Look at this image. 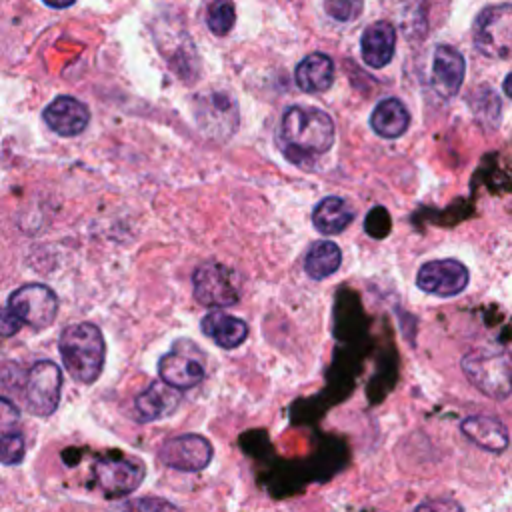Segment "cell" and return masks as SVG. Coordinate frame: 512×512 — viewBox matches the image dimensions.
Instances as JSON below:
<instances>
[{
	"mask_svg": "<svg viewBox=\"0 0 512 512\" xmlns=\"http://www.w3.org/2000/svg\"><path fill=\"white\" fill-rule=\"evenodd\" d=\"M280 138L286 154H296L294 160L322 156L334 142V122L320 108L294 104L282 116Z\"/></svg>",
	"mask_w": 512,
	"mask_h": 512,
	"instance_id": "cell-1",
	"label": "cell"
},
{
	"mask_svg": "<svg viewBox=\"0 0 512 512\" xmlns=\"http://www.w3.org/2000/svg\"><path fill=\"white\" fill-rule=\"evenodd\" d=\"M60 358L66 372L80 384H92L106 360V342L96 324L78 322L62 330L58 340Z\"/></svg>",
	"mask_w": 512,
	"mask_h": 512,
	"instance_id": "cell-2",
	"label": "cell"
},
{
	"mask_svg": "<svg viewBox=\"0 0 512 512\" xmlns=\"http://www.w3.org/2000/svg\"><path fill=\"white\" fill-rule=\"evenodd\" d=\"M462 372L488 398L504 400L512 394V356L508 352H470L462 358Z\"/></svg>",
	"mask_w": 512,
	"mask_h": 512,
	"instance_id": "cell-3",
	"label": "cell"
},
{
	"mask_svg": "<svg viewBox=\"0 0 512 512\" xmlns=\"http://www.w3.org/2000/svg\"><path fill=\"white\" fill-rule=\"evenodd\" d=\"M474 46L488 58H512V4H492L478 12L472 26Z\"/></svg>",
	"mask_w": 512,
	"mask_h": 512,
	"instance_id": "cell-4",
	"label": "cell"
},
{
	"mask_svg": "<svg viewBox=\"0 0 512 512\" xmlns=\"http://www.w3.org/2000/svg\"><path fill=\"white\" fill-rule=\"evenodd\" d=\"M92 472L96 486L108 498H118L132 494L142 484L146 476V466L142 464V460L134 456H126L112 450L96 458Z\"/></svg>",
	"mask_w": 512,
	"mask_h": 512,
	"instance_id": "cell-5",
	"label": "cell"
},
{
	"mask_svg": "<svg viewBox=\"0 0 512 512\" xmlns=\"http://www.w3.org/2000/svg\"><path fill=\"white\" fill-rule=\"evenodd\" d=\"M194 298L208 308L232 306L240 298L238 276L220 262H204L192 274Z\"/></svg>",
	"mask_w": 512,
	"mask_h": 512,
	"instance_id": "cell-6",
	"label": "cell"
},
{
	"mask_svg": "<svg viewBox=\"0 0 512 512\" xmlns=\"http://www.w3.org/2000/svg\"><path fill=\"white\" fill-rule=\"evenodd\" d=\"M24 404L34 416H50L62 396V370L52 360H40L26 372L24 382Z\"/></svg>",
	"mask_w": 512,
	"mask_h": 512,
	"instance_id": "cell-7",
	"label": "cell"
},
{
	"mask_svg": "<svg viewBox=\"0 0 512 512\" xmlns=\"http://www.w3.org/2000/svg\"><path fill=\"white\" fill-rule=\"evenodd\" d=\"M8 308L36 330L50 326L58 314V298L52 288L44 284H24L8 298Z\"/></svg>",
	"mask_w": 512,
	"mask_h": 512,
	"instance_id": "cell-8",
	"label": "cell"
},
{
	"mask_svg": "<svg viewBox=\"0 0 512 512\" xmlns=\"http://www.w3.org/2000/svg\"><path fill=\"white\" fill-rule=\"evenodd\" d=\"M214 456L212 444L200 434H182L166 440L158 450V460L180 472H200Z\"/></svg>",
	"mask_w": 512,
	"mask_h": 512,
	"instance_id": "cell-9",
	"label": "cell"
},
{
	"mask_svg": "<svg viewBox=\"0 0 512 512\" xmlns=\"http://www.w3.org/2000/svg\"><path fill=\"white\" fill-rule=\"evenodd\" d=\"M470 274L468 268L452 258L430 260L420 266L416 274V284L426 294H434L440 298H450L460 294L468 286Z\"/></svg>",
	"mask_w": 512,
	"mask_h": 512,
	"instance_id": "cell-10",
	"label": "cell"
},
{
	"mask_svg": "<svg viewBox=\"0 0 512 512\" xmlns=\"http://www.w3.org/2000/svg\"><path fill=\"white\" fill-rule=\"evenodd\" d=\"M196 118L204 132L212 136H230L238 126V106L226 92H210L198 98Z\"/></svg>",
	"mask_w": 512,
	"mask_h": 512,
	"instance_id": "cell-11",
	"label": "cell"
},
{
	"mask_svg": "<svg viewBox=\"0 0 512 512\" xmlns=\"http://www.w3.org/2000/svg\"><path fill=\"white\" fill-rule=\"evenodd\" d=\"M466 74L464 56L446 44L434 48L432 56V86L442 98H452L460 90Z\"/></svg>",
	"mask_w": 512,
	"mask_h": 512,
	"instance_id": "cell-12",
	"label": "cell"
},
{
	"mask_svg": "<svg viewBox=\"0 0 512 512\" xmlns=\"http://www.w3.org/2000/svg\"><path fill=\"white\" fill-rule=\"evenodd\" d=\"M48 128L60 136L80 134L90 120V110L84 102L72 96L54 98L42 112Z\"/></svg>",
	"mask_w": 512,
	"mask_h": 512,
	"instance_id": "cell-13",
	"label": "cell"
},
{
	"mask_svg": "<svg viewBox=\"0 0 512 512\" xmlns=\"http://www.w3.org/2000/svg\"><path fill=\"white\" fill-rule=\"evenodd\" d=\"M394 48H396V30L390 22L378 20L364 28L360 50H362V60L368 66L384 68L392 60Z\"/></svg>",
	"mask_w": 512,
	"mask_h": 512,
	"instance_id": "cell-14",
	"label": "cell"
},
{
	"mask_svg": "<svg viewBox=\"0 0 512 512\" xmlns=\"http://www.w3.org/2000/svg\"><path fill=\"white\" fill-rule=\"evenodd\" d=\"M460 430L478 448L494 452V454L504 452L510 444L506 426L494 416H484V414L468 416L460 422Z\"/></svg>",
	"mask_w": 512,
	"mask_h": 512,
	"instance_id": "cell-15",
	"label": "cell"
},
{
	"mask_svg": "<svg viewBox=\"0 0 512 512\" xmlns=\"http://www.w3.org/2000/svg\"><path fill=\"white\" fill-rule=\"evenodd\" d=\"M180 400H182L180 390L168 386L162 380H156L136 396L134 406L142 422H154L170 416L180 406Z\"/></svg>",
	"mask_w": 512,
	"mask_h": 512,
	"instance_id": "cell-16",
	"label": "cell"
},
{
	"mask_svg": "<svg viewBox=\"0 0 512 512\" xmlns=\"http://www.w3.org/2000/svg\"><path fill=\"white\" fill-rule=\"evenodd\" d=\"M158 374L168 386L184 390L204 380V366L182 352H168L158 360Z\"/></svg>",
	"mask_w": 512,
	"mask_h": 512,
	"instance_id": "cell-17",
	"label": "cell"
},
{
	"mask_svg": "<svg viewBox=\"0 0 512 512\" xmlns=\"http://www.w3.org/2000/svg\"><path fill=\"white\" fill-rule=\"evenodd\" d=\"M294 80L300 90L308 94L324 92L334 82V62L324 52H312L304 56L294 72Z\"/></svg>",
	"mask_w": 512,
	"mask_h": 512,
	"instance_id": "cell-18",
	"label": "cell"
},
{
	"mask_svg": "<svg viewBox=\"0 0 512 512\" xmlns=\"http://www.w3.org/2000/svg\"><path fill=\"white\" fill-rule=\"evenodd\" d=\"M18 408L0 396V464L14 466L24 458V438L18 430Z\"/></svg>",
	"mask_w": 512,
	"mask_h": 512,
	"instance_id": "cell-19",
	"label": "cell"
},
{
	"mask_svg": "<svg viewBox=\"0 0 512 512\" xmlns=\"http://www.w3.org/2000/svg\"><path fill=\"white\" fill-rule=\"evenodd\" d=\"M202 332L220 348L232 350L238 348L248 336V324L236 316L214 310L208 312L200 322Z\"/></svg>",
	"mask_w": 512,
	"mask_h": 512,
	"instance_id": "cell-20",
	"label": "cell"
},
{
	"mask_svg": "<svg viewBox=\"0 0 512 512\" xmlns=\"http://www.w3.org/2000/svg\"><path fill=\"white\" fill-rule=\"evenodd\" d=\"M352 220L354 212L350 204L340 196L322 198L312 212V224L322 234H340L350 226Z\"/></svg>",
	"mask_w": 512,
	"mask_h": 512,
	"instance_id": "cell-21",
	"label": "cell"
},
{
	"mask_svg": "<svg viewBox=\"0 0 512 512\" xmlns=\"http://www.w3.org/2000/svg\"><path fill=\"white\" fill-rule=\"evenodd\" d=\"M410 114L398 98H386L372 110L370 126L382 138H398L408 130Z\"/></svg>",
	"mask_w": 512,
	"mask_h": 512,
	"instance_id": "cell-22",
	"label": "cell"
},
{
	"mask_svg": "<svg viewBox=\"0 0 512 512\" xmlns=\"http://www.w3.org/2000/svg\"><path fill=\"white\" fill-rule=\"evenodd\" d=\"M340 262V248L330 240H318L310 246L304 258V270L312 280H324L340 268Z\"/></svg>",
	"mask_w": 512,
	"mask_h": 512,
	"instance_id": "cell-23",
	"label": "cell"
},
{
	"mask_svg": "<svg viewBox=\"0 0 512 512\" xmlns=\"http://www.w3.org/2000/svg\"><path fill=\"white\" fill-rule=\"evenodd\" d=\"M234 20H236V10H234V2L232 0H214L208 6L206 24H208L212 34L226 36L232 30Z\"/></svg>",
	"mask_w": 512,
	"mask_h": 512,
	"instance_id": "cell-24",
	"label": "cell"
},
{
	"mask_svg": "<svg viewBox=\"0 0 512 512\" xmlns=\"http://www.w3.org/2000/svg\"><path fill=\"white\" fill-rule=\"evenodd\" d=\"M116 512H178V508L158 496H144V498H130L122 502Z\"/></svg>",
	"mask_w": 512,
	"mask_h": 512,
	"instance_id": "cell-25",
	"label": "cell"
},
{
	"mask_svg": "<svg viewBox=\"0 0 512 512\" xmlns=\"http://www.w3.org/2000/svg\"><path fill=\"white\" fill-rule=\"evenodd\" d=\"M324 6L338 22H350L362 12V0H324Z\"/></svg>",
	"mask_w": 512,
	"mask_h": 512,
	"instance_id": "cell-26",
	"label": "cell"
},
{
	"mask_svg": "<svg viewBox=\"0 0 512 512\" xmlns=\"http://www.w3.org/2000/svg\"><path fill=\"white\" fill-rule=\"evenodd\" d=\"M414 512H464V508L450 498H430L424 500Z\"/></svg>",
	"mask_w": 512,
	"mask_h": 512,
	"instance_id": "cell-27",
	"label": "cell"
},
{
	"mask_svg": "<svg viewBox=\"0 0 512 512\" xmlns=\"http://www.w3.org/2000/svg\"><path fill=\"white\" fill-rule=\"evenodd\" d=\"M20 328H22V320L8 306H2L0 308V336L2 338L14 336Z\"/></svg>",
	"mask_w": 512,
	"mask_h": 512,
	"instance_id": "cell-28",
	"label": "cell"
},
{
	"mask_svg": "<svg viewBox=\"0 0 512 512\" xmlns=\"http://www.w3.org/2000/svg\"><path fill=\"white\" fill-rule=\"evenodd\" d=\"M44 4H48V6H52V8H68V6H72L76 0H42Z\"/></svg>",
	"mask_w": 512,
	"mask_h": 512,
	"instance_id": "cell-29",
	"label": "cell"
},
{
	"mask_svg": "<svg viewBox=\"0 0 512 512\" xmlns=\"http://www.w3.org/2000/svg\"><path fill=\"white\" fill-rule=\"evenodd\" d=\"M502 86H504V94H506L508 98H512V72L504 78V84H502Z\"/></svg>",
	"mask_w": 512,
	"mask_h": 512,
	"instance_id": "cell-30",
	"label": "cell"
}]
</instances>
